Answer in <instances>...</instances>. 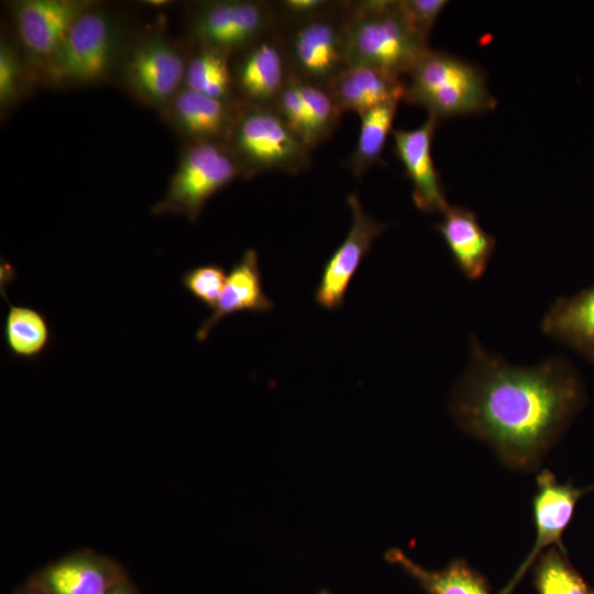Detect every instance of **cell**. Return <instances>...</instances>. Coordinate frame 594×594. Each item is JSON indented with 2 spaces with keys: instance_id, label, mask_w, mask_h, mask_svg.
Masks as SVG:
<instances>
[{
  "instance_id": "603a6c76",
  "label": "cell",
  "mask_w": 594,
  "mask_h": 594,
  "mask_svg": "<svg viewBox=\"0 0 594 594\" xmlns=\"http://www.w3.org/2000/svg\"><path fill=\"white\" fill-rule=\"evenodd\" d=\"M231 62L228 52L195 44L187 59L184 87L216 99L238 101Z\"/></svg>"
},
{
  "instance_id": "cb8c5ba5",
  "label": "cell",
  "mask_w": 594,
  "mask_h": 594,
  "mask_svg": "<svg viewBox=\"0 0 594 594\" xmlns=\"http://www.w3.org/2000/svg\"><path fill=\"white\" fill-rule=\"evenodd\" d=\"M399 102L377 106L360 114V133L354 150L345 161L350 172L360 178L373 165L382 162L387 138L393 133V122Z\"/></svg>"
},
{
  "instance_id": "2e32d148",
  "label": "cell",
  "mask_w": 594,
  "mask_h": 594,
  "mask_svg": "<svg viewBox=\"0 0 594 594\" xmlns=\"http://www.w3.org/2000/svg\"><path fill=\"white\" fill-rule=\"evenodd\" d=\"M438 122L428 114L418 128L393 130L392 133L394 153L413 185V201L419 210L429 213H442L449 206L431 152Z\"/></svg>"
},
{
  "instance_id": "5b68a950",
  "label": "cell",
  "mask_w": 594,
  "mask_h": 594,
  "mask_svg": "<svg viewBox=\"0 0 594 594\" xmlns=\"http://www.w3.org/2000/svg\"><path fill=\"white\" fill-rule=\"evenodd\" d=\"M349 1L298 22L277 24L293 75L328 88L349 65Z\"/></svg>"
},
{
  "instance_id": "d6a6232c",
  "label": "cell",
  "mask_w": 594,
  "mask_h": 594,
  "mask_svg": "<svg viewBox=\"0 0 594 594\" xmlns=\"http://www.w3.org/2000/svg\"><path fill=\"white\" fill-rule=\"evenodd\" d=\"M319 594H330L328 591L323 590Z\"/></svg>"
},
{
  "instance_id": "4dcf8cb0",
  "label": "cell",
  "mask_w": 594,
  "mask_h": 594,
  "mask_svg": "<svg viewBox=\"0 0 594 594\" xmlns=\"http://www.w3.org/2000/svg\"><path fill=\"white\" fill-rule=\"evenodd\" d=\"M108 594H138L131 581L124 578Z\"/></svg>"
},
{
  "instance_id": "7402d4cb",
  "label": "cell",
  "mask_w": 594,
  "mask_h": 594,
  "mask_svg": "<svg viewBox=\"0 0 594 594\" xmlns=\"http://www.w3.org/2000/svg\"><path fill=\"white\" fill-rule=\"evenodd\" d=\"M384 558L413 578L427 594H490L485 578L464 559H454L436 571L418 564L398 548L388 549Z\"/></svg>"
},
{
  "instance_id": "6da1fadb",
  "label": "cell",
  "mask_w": 594,
  "mask_h": 594,
  "mask_svg": "<svg viewBox=\"0 0 594 594\" xmlns=\"http://www.w3.org/2000/svg\"><path fill=\"white\" fill-rule=\"evenodd\" d=\"M583 399L580 376L563 356L518 366L473 337L468 367L451 391L449 410L457 425L487 443L503 465L532 472Z\"/></svg>"
},
{
  "instance_id": "9c48e42d",
  "label": "cell",
  "mask_w": 594,
  "mask_h": 594,
  "mask_svg": "<svg viewBox=\"0 0 594 594\" xmlns=\"http://www.w3.org/2000/svg\"><path fill=\"white\" fill-rule=\"evenodd\" d=\"M189 54L162 34L135 43L122 62L128 89L142 102L164 110L184 87Z\"/></svg>"
},
{
  "instance_id": "30bf717a",
  "label": "cell",
  "mask_w": 594,
  "mask_h": 594,
  "mask_svg": "<svg viewBox=\"0 0 594 594\" xmlns=\"http://www.w3.org/2000/svg\"><path fill=\"white\" fill-rule=\"evenodd\" d=\"M231 66L235 98L243 106L273 107L293 76L277 28L234 54Z\"/></svg>"
},
{
  "instance_id": "ffe728a7",
  "label": "cell",
  "mask_w": 594,
  "mask_h": 594,
  "mask_svg": "<svg viewBox=\"0 0 594 594\" xmlns=\"http://www.w3.org/2000/svg\"><path fill=\"white\" fill-rule=\"evenodd\" d=\"M405 88L402 77L364 64H349L328 87L342 113L359 116L387 102H400Z\"/></svg>"
},
{
  "instance_id": "f546056e",
  "label": "cell",
  "mask_w": 594,
  "mask_h": 594,
  "mask_svg": "<svg viewBox=\"0 0 594 594\" xmlns=\"http://www.w3.org/2000/svg\"><path fill=\"white\" fill-rule=\"evenodd\" d=\"M272 2L277 14V24H287L316 16L337 3V1L330 0H279Z\"/></svg>"
},
{
  "instance_id": "e0dca14e",
  "label": "cell",
  "mask_w": 594,
  "mask_h": 594,
  "mask_svg": "<svg viewBox=\"0 0 594 594\" xmlns=\"http://www.w3.org/2000/svg\"><path fill=\"white\" fill-rule=\"evenodd\" d=\"M240 106L183 87L164 110L189 144L227 142Z\"/></svg>"
},
{
  "instance_id": "4316f807",
  "label": "cell",
  "mask_w": 594,
  "mask_h": 594,
  "mask_svg": "<svg viewBox=\"0 0 594 594\" xmlns=\"http://www.w3.org/2000/svg\"><path fill=\"white\" fill-rule=\"evenodd\" d=\"M226 270L218 264H205L185 272L183 287L197 300L215 309L227 280Z\"/></svg>"
},
{
  "instance_id": "3957f363",
  "label": "cell",
  "mask_w": 594,
  "mask_h": 594,
  "mask_svg": "<svg viewBox=\"0 0 594 594\" xmlns=\"http://www.w3.org/2000/svg\"><path fill=\"white\" fill-rule=\"evenodd\" d=\"M349 64L408 75L429 48L402 16L397 0L349 1Z\"/></svg>"
},
{
  "instance_id": "484cf974",
  "label": "cell",
  "mask_w": 594,
  "mask_h": 594,
  "mask_svg": "<svg viewBox=\"0 0 594 594\" xmlns=\"http://www.w3.org/2000/svg\"><path fill=\"white\" fill-rule=\"evenodd\" d=\"M535 586L538 594H591L564 552L556 547L549 548L537 559Z\"/></svg>"
},
{
  "instance_id": "277c9868",
  "label": "cell",
  "mask_w": 594,
  "mask_h": 594,
  "mask_svg": "<svg viewBox=\"0 0 594 594\" xmlns=\"http://www.w3.org/2000/svg\"><path fill=\"white\" fill-rule=\"evenodd\" d=\"M226 143L244 179L272 172L295 175L311 167V151L273 107L241 105Z\"/></svg>"
},
{
  "instance_id": "4fadbf2b",
  "label": "cell",
  "mask_w": 594,
  "mask_h": 594,
  "mask_svg": "<svg viewBox=\"0 0 594 594\" xmlns=\"http://www.w3.org/2000/svg\"><path fill=\"white\" fill-rule=\"evenodd\" d=\"M586 492L587 488L560 483L549 470L543 469L538 473L537 491L532 498L536 540L521 565L499 594H510L543 550L556 546L564 552L562 535L572 520L578 501Z\"/></svg>"
},
{
  "instance_id": "d6986e66",
  "label": "cell",
  "mask_w": 594,
  "mask_h": 594,
  "mask_svg": "<svg viewBox=\"0 0 594 594\" xmlns=\"http://www.w3.org/2000/svg\"><path fill=\"white\" fill-rule=\"evenodd\" d=\"M273 308V301L263 289L257 253L254 249H248L232 265L219 301L197 330L196 340L205 341L217 323L228 316L244 311L264 314Z\"/></svg>"
},
{
  "instance_id": "8fae6325",
  "label": "cell",
  "mask_w": 594,
  "mask_h": 594,
  "mask_svg": "<svg viewBox=\"0 0 594 594\" xmlns=\"http://www.w3.org/2000/svg\"><path fill=\"white\" fill-rule=\"evenodd\" d=\"M346 202L352 213L350 230L326 262L315 292L316 302L326 310L342 307L352 277L374 241L387 228L364 211L356 194H350Z\"/></svg>"
},
{
  "instance_id": "8992f818",
  "label": "cell",
  "mask_w": 594,
  "mask_h": 594,
  "mask_svg": "<svg viewBox=\"0 0 594 594\" xmlns=\"http://www.w3.org/2000/svg\"><path fill=\"white\" fill-rule=\"evenodd\" d=\"M119 28L110 13L94 4L73 24L46 63L45 77L56 85L85 86L105 80L119 63Z\"/></svg>"
},
{
  "instance_id": "9a60e30c",
  "label": "cell",
  "mask_w": 594,
  "mask_h": 594,
  "mask_svg": "<svg viewBox=\"0 0 594 594\" xmlns=\"http://www.w3.org/2000/svg\"><path fill=\"white\" fill-rule=\"evenodd\" d=\"M273 108L310 151L332 135L342 114L328 88L295 75Z\"/></svg>"
},
{
  "instance_id": "ba28073f",
  "label": "cell",
  "mask_w": 594,
  "mask_h": 594,
  "mask_svg": "<svg viewBox=\"0 0 594 594\" xmlns=\"http://www.w3.org/2000/svg\"><path fill=\"white\" fill-rule=\"evenodd\" d=\"M272 1L212 0L198 2L190 18L194 44L232 56L277 28Z\"/></svg>"
},
{
  "instance_id": "d4e9b609",
  "label": "cell",
  "mask_w": 594,
  "mask_h": 594,
  "mask_svg": "<svg viewBox=\"0 0 594 594\" xmlns=\"http://www.w3.org/2000/svg\"><path fill=\"white\" fill-rule=\"evenodd\" d=\"M51 338L48 321L41 311L28 306L9 305L4 339L12 355L35 359L47 349Z\"/></svg>"
},
{
  "instance_id": "52a82bcc",
  "label": "cell",
  "mask_w": 594,
  "mask_h": 594,
  "mask_svg": "<svg viewBox=\"0 0 594 594\" xmlns=\"http://www.w3.org/2000/svg\"><path fill=\"white\" fill-rule=\"evenodd\" d=\"M240 177V166L226 142L189 143L152 213L184 216L195 222L208 200Z\"/></svg>"
},
{
  "instance_id": "1f68e13d",
  "label": "cell",
  "mask_w": 594,
  "mask_h": 594,
  "mask_svg": "<svg viewBox=\"0 0 594 594\" xmlns=\"http://www.w3.org/2000/svg\"><path fill=\"white\" fill-rule=\"evenodd\" d=\"M19 594H45L40 588L29 584L25 590L21 591Z\"/></svg>"
},
{
  "instance_id": "7a4b0ae2",
  "label": "cell",
  "mask_w": 594,
  "mask_h": 594,
  "mask_svg": "<svg viewBox=\"0 0 594 594\" xmlns=\"http://www.w3.org/2000/svg\"><path fill=\"white\" fill-rule=\"evenodd\" d=\"M405 98L438 121L493 110L497 100L483 69L444 51L428 48L408 74Z\"/></svg>"
},
{
  "instance_id": "ac0fdd59",
  "label": "cell",
  "mask_w": 594,
  "mask_h": 594,
  "mask_svg": "<svg viewBox=\"0 0 594 594\" xmlns=\"http://www.w3.org/2000/svg\"><path fill=\"white\" fill-rule=\"evenodd\" d=\"M436 229L446 242L458 270L469 280L480 279L493 256L496 241L480 224L476 215L460 206H448Z\"/></svg>"
},
{
  "instance_id": "f1b7e54d",
  "label": "cell",
  "mask_w": 594,
  "mask_h": 594,
  "mask_svg": "<svg viewBox=\"0 0 594 594\" xmlns=\"http://www.w3.org/2000/svg\"><path fill=\"white\" fill-rule=\"evenodd\" d=\"M398 9L411 31L428 45L432 28L442 10L446 0H397Z\"/></svg>"
},
{
  "instance_id": "7c38bea8",
  "label": "cell",
  "mask_w": 594,
  "mask_h": 594,
  "mask_svg": "<svg viewBox=\"0 0 594 594\" xmlns=\"http://www.w3.org/2000/svg\"><path fill=\"white\" fill-rule=\"evenodd\" d=\"M94 3L86 0H21L12 4L24 52L43 67L66 38L75 21Z\"/></svg>"
},
{
  "instance_id": "83f0119b",
  "label": "cell",
  "mask_w": 594,
  "mask_h": 594,
  "mask_svg": "<svg viewBox=\"0 0 594 594\" xmlns=\"http://www.w3.org/2000/svg\"><path fill=\"white\" fill-rule=\"evenodd\" d=\"M22 57L7 38L0 43V107L7 110L20 98L22 92Z\"/></svg>"
},
{
  "instance_id": "44dd1931",
  "label": "cell",
  "mask_w": 594,
  "mask_h": 594,
  "mask_svg": "<svg viewBox=\"0 0 594 594\" xmlns=\"http://www.w3.org/2000/svg\"><path fill=\"white\" fill-rule=\"evenodd\" d=\"M541 330L594 363V285L558 298L543 316Z\"/></svg>"
},
{
  "instance_id": "5bb4252c",
  "label": "cell",
  "mask_w": 594,
  "mask_h": 594,
  "mask_svg": "<svg viewBox=\"0 0 594 594\" xmlns=\"http://www.w3.org/2000/svg\"><path fill=\"white\" fill-rule=\"evenodd\" d=\"M124 578L112 558L80 549L46 564L29 584L45 594H108Z\"/></svg>"
}]
</instances>
